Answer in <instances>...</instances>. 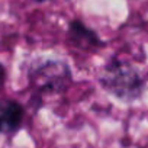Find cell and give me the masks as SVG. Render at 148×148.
<instances>
[{
  "mask_svg": "<svg viewBox=\"0 0 148 148\" xmlns=\"http://www.w3.org/2000/svg\"><path fill=\"white\" fill-rule=\"evenodd\" d=\"M100 83L108 92L126 102L138 99L144 89V82L138 71L118 60H113L105 67Z\"/></svg>",
  "mask_w": 148,
  "mask_h": 148,
  "instance_id": "cell-1",
  "label": "cell"
},
{
  "mask_svg": "<svg viewBox=\"0 0 148 148\" xmlns=\"http://www.w3.org/2000/svg\"><path fill=\"white\" fill-rule=\"evenodd\" d=\"M25 108L15 99H0V135H13L23 123Z\"/></svg>",
  "mask_w": 148,
  "mask_h": 148,
  "instance_id": "cell-2",
  "label": "cell"
},
{
  "mask_svg": "<svg viewBox=\"0 0 148 148\" xmlns=\"http://www.w3.org/2000/svg\"><path fill=\"white\" fill-rule=\"evenodd\" d=\"M68 36L73 44H76L80 48H93V47H102L103 42L97 36V34L87 28L82 21L74 19L68 25Z\"/></svg>",
  "mask_w": 148,
  "mask_h": 148,
  "instance_id": "cell-3",
  "label": "cell"
},
{
  "mask_svg": "<svg viewBox=\"0 0 148 148\" xmlns=\"http://www.w3.org/2000/svg\"><path fill=\"white\" fill-rule=\"evenodd\" d=\"M5 80H6V67H5L2 62H0V89L3 87Z\"/></svg>",
  "mask_w": 148,
  "mask_h": 148,
  "instance_id": "cell-4",
  "label": "cell"
},
{
  "mask_svg": "<svg viewBox=\"0 0 148 148\" xmlns=\"http://www.w3.org/2000/svg\"><path fill=\"white\" fill-rule=\"evenodd\" d=\"M36 3H44V2H51V0H35Z\"/></svg>",
  "mask_w": 148,
  "mask_h": 148,
  "instance_id": "cell-5",
  "label": "cell"
}]
</instances>
